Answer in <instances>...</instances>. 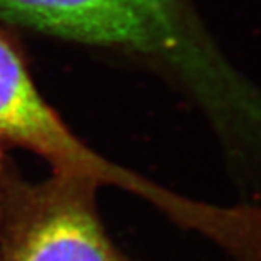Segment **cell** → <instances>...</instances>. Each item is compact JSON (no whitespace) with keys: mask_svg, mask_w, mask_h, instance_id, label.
Returning <instances> with one entry per match:
<instances>
[{"mask_svg":"<svg viewBox=\"0 0 261 261\" xmlns=\"http://www.w3.org/2000/svg\"><path fill=\"white\" fill-rule=\"evenodd\" d=\"M2 143L36 154L50 165L52 172L79 175L99 186L133 194L179 228L201 234L219 249L228 246L239 231L238 206L178 194L84 143L47 104L22 59L0 36V146Z\"/></svg>","mask_w":261,"mask_h":261,"instance_id":"2","label":"cell"},{"mask_svg":"<svg viewBox=\"0 0 261 261\" xmlns=\"http://www.w3.org/2000/svg\"><path fill=\"white\" fill-rule=\"evenodd\" d=\"M0 19L133 55L176 84L216 133L239 124L259 95L219 50L192 0H0Z\"/></svg>","mask_w":261,"mask_h":261,"instance_id":"1","label":"cell"},{"mask_svg":"<svg viewBox=\"0 0 261 261\" xmlns=\"http://www.w3.org/2000/svg\"><path fill=\"white\" fill-rule=\"evenodd\" d=\"M99 184L50 172L29 181L5 161L0 192V261H134L98 211Z\"/></svg>","mask_w":261,"mask_h":261,"instance_id":"3","label":"cell"},{"mask_svg":"<svg viewBox=\"0 0 261 261\" xmlns=\"http://www.w3.org/2000/svg\"><path fill=\"white\" fill-rule=\"evenodd\" d=\"M4 164H5V156L0 150V192H2V175H4Z\"/></svg>","mask_w":261,"mask_h":261,"instance_id":"4","label":"cell"}]
</instances>
